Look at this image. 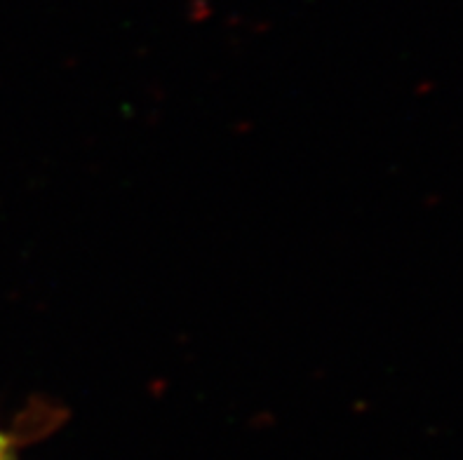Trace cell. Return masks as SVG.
<instances>
[{"label":"cell","instance_id":"obj_1","mask_svg":"<svg viewBox=\"0 0 463 460\" xmlns=\"http://www.w3.org/2000/svg\"><path fill=\"white\" fill-rule=\"evenodd\" d=\"M0 460H17V455H14V439L3 430H0Z\"/></svg>","mask_w":463,"mask_h":460}]
</instances>
